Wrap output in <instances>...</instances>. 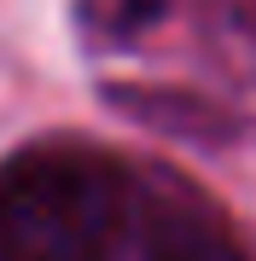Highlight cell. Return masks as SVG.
<instances>
[{
	"label": "cell",
	"mask_w": 256,
	"mask_h": 261,
	"mask_svg": "<svg viewBox=\"0 0 256 261\" xmlns=\"http://www.w3.org/2000/svg\"><path fill=\"white\" fill-rule=\"evenodd\" d=\"M123 209L117 163L82 145H29L0 163V261H105Z\"/></svg>",
	"instance_id": "obj_1"
},
{
	"label": "cell",
	"mask_w": 256,
	"mask_h": 261,
	"mask_svg": "<svg viewBox=\"0 0 256 261\" xmlns=\"http://www.w3.org/2000/svg\"><path fill=\"white\" fill-rule=\"evenodd\" d=\"M146 261H250L227 232H216V226H163L152 238V255Z\"/></svg>",
	"instance_id": "obj_2"
}]
</instances>
